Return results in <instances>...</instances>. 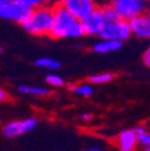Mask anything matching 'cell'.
Listing matches in <instances>:
<instances>
[{"label": "cell", "instance_id": "cell-23", "mask_svg": "<svg viewBox=\"0 0 150 151\" xmlns=\"http://www.w3.org/2000/svg\"><path fill=\"white\" fill-rule=\"evenodd\" d=\"M7 100H8V94H7V92L4 91V89L0 88V103L7 101Z\"/></svg>", "mask_w": 150, "mask_h": 151}, {"label": "cell", "instance_id": "cell-18", "mask_svg": "<svg viewBox=\"0 0 150 151\" xmlns=\"http://www.w3.org/2000/svg\"><path fill=\"white\" fill-rule=\"evenodd\" d=\"M135 136H137L138 146L143 147L145 151H150V135H149V131L141 132V134H135Z\"/></svg>", "mask_w": 150, "mask_h": 151}, {"label": "cell", "instance_id": "cell-17", "mask_svg": "<svg viewBox=\"0 0 150 151\" xmlns=\"http://www.w3.org/2000/svg\"><path fill=\"white\" fill-rule=\"evenodd\" d=\"M114 78L112 73H99V74H95L89 77V82L95 85H100V84H106V82H109Z\"/></svg>", "mask_w": 150, "mask_h": 151}, {"label": "cell", "instance_id": "cell-1", "mask_svg": "<svg viewBox=\"0 0 150 151\" xmlns=\"http://www.w3.org/2000/svg\"><path fill=\"white\" fill-rule=\"evenodd\" d=\"M51 22H53L51 7H47L43 4V6L33 8L30 16L25 22L20 23V26L30 34L42 37V35H49Z\"/></svg>", "mask_w": 150, "mask_h": 151}, {"label": "cell", "instance_id": "cell-13", "mask_svg": "<svg viewBox=\"0 0 150 151\" xmlns=\"http://www.w3.org/2000/svg\"><path fill=\"white\" fill-rule=\"evenodd\" d=\"M35 66L38 68H43V69H49V70H57L61 66V63L56 60H51L49 57H42L35 60Z\"/></svg>", "mask_w": 150, "mask_h": 151}, {"label": "cell", "instance_id": "cell-12", "mask_svg": "<svg viewBox=\"0 0 150 151\" xmlns=\"http://www.w3.org/2000/svg\"><path fill=\"white\" fill-rule=\"evenodd\" d=\"M19 92L26 94H33V96H47L50 94V91L43 86H34V85H20Z\"/></svg>", "mask_w": 150, "mask_h": 151}, {"label": "cell", "instance_id": "cell-15", "mask_svg": "<svg viewBox=\"0 0 150 151\" xmlns=\"http://www.w3.org/2000/svg\"><path fill=\"white\" fill-rule=\"evenodd\" d=\"M72 92H75L77 96H81V97H89L92 93H93V88H92V84H73Z\"/></svg>", "mask_w": 150, "mask_h": 151}, {"label": "cell", "instance_id": "cell-14", "mask_svg": "<svg viewBox=\"0 0 150 151\" xmlns=\"http://www.w3.org/2000/svg\"><path fill=\"white\" fill-rule=\"evenodd\" d=\"M100 9V12L103 15L104 20L106 22H109V20H115V19H119V15L116 12L114 7L111 6L109 3H106V4H101V6H97Z\"/></svg>", "mask_w": 150, "mask_h": 151}, {"label": "cell", "instance_id": "cell-25", "mask_svg": "<svg viewBox=\"0 0 150 151\" xmlns=\"http://www.w3.org/2000/svg\"><path fill=\"white\" fill-rule=\"evenodd\" d=\"M54 4H64L65 3V0H53Z\"/></svg>", "mask_w": 150, "mask_h": 151}, {"label": "cell", "instance_id": "cell-10", "mask_svg": "<svg viewBox=\"0 0 150 151\" xmlns=\"http://www.w3.org/2000/svg\"><path fill=\"white\" fill-rule=\"evenodd\" d=\"M31 9L30 7L25 6L22 3H18L15 0H12L11 3H9L8 8L6 11V15H4V19H8V20H14L16 23H20L25 22L26 19L30 16L31 14Z\"/></svg>", "mask_w": 150, "mask_h": 151}, {"label": "cell", "instance_id": "cell-3", "mask_svg": "<svg viewBox=\"0 0 150 151\" xmlns=\"http://www.w3.org/2000/svg\"><path fill=\"white\" fill-rule=\"evenodd\" d=\"M119 18L130 20L131 18L149 11V0H108Z\"/></svg>", "mask_w": 150, "mask_h": 151}, {"label": "cell", "instance_id": "cell-8", "mask_svg": "<svg viewBox=\"0 0 150 151\" xmlns=\"http://www.w3.org/2000/svg\"><path fill=\"white\" fill-rule=\"evenodd\" d=\"M69 12L72 14L76 19L84 18L87 14H89L92 9L97 7V0H65L62 4Z\"/></svg>", "mask_w": 150, "mask_h": 151}, {"label": "cell", "instance_id": "cell-20", "mask_svg": "<svg viewBox=\"0 0 150 151\" xmlns=\"http://www.w3.org/2000/svg\"><path fill=\"white\" fill-rule=\"evenodd\" d=\"M15 1L25 4V6L30 7V8H35V7L43 6V4L46 3V0H15Z\"/></svg>", "mask_w": 150, "mask_h": 151}, {"label": "cell", "instance_id": "cell-9", "mask_svg": "<svg viewBox=\"0 0 150 151\" xmlns=\"http://www.w3.org/2000/svg\"><path fill=\"white\" fill-rule=\"evenodd\" d=\"M114 145L119 151H137L138 142L133 129H125L119 132L114 139Z\"/></svg>", "mask_w": 150, "mask_h": 151}, {"label": "cell", "instance_id": "cell-7", "mask_svg": "<svg viewBox=\"0 0 150 151\" xmlns=\"http://www.w3.org/2000/svg\"><path fill=\"white\" fill-rule=\"evenodd\" d=\"M128 22L130 26V31L131 35H135L142 39H147L150 37V15L149 11L145 14H139V15L131 18Z\"/></svg>", "mask_w": 150, "mask_h": 151}, {"label": "cell", "instance_id": "cell-26", "mask_svg": "<svg viewBox=\"0 0 150 151\" xmlns=\"http://www.w3.org/2000/svg\"><path fill=\"white\" fill-rule=\"evenodd\" d=\"M85 151H101L100 148H88V150H85Z\"/></svg>", "mask_w": 150, "mask_h": 151}, {"label": "cell", "instance_id": "cell-19", "mask_svg": "<svg viewBox=\"0 0 150 151\" xmlns=\"http://www.w3.org/2000/svg\"><path fill=\"white\" fill-rule=\"evenodd\" d=\"M46 82L54 88H59V86H62L65 82H64V78L62 77H59L57 74H49L46 76Z\"/></svg>", "mask_w": 150, "mask_h": 151}, {"label": "cell", "instance_id": "cell-6", "mask_svg": "<svg viewBox=\"0 0 150 151\" xmlns=\"http://www.w3.org/2000/svg\"><path fill=\"white\" fill-rule=\"evenodd\" d=\"M38 119L37 117H28L25 120H16L9 122L3 127V135L7 138H15V136L23 135L26 132H30L37 127Z\"/></svg>", "mask_w": 150, "mask_h": 151}, {"label": "cell", "instance_id": "cell-5", "mask_svg": "<svg viewBox=\"0 0 150 151\" xmlns=\"http://www.w3.org/2000/svg\"><path fill=\"white\" fill-rule=\"evenodd\" d=\"M80 22H81L83 30H84V35H92V37H95V35H99L100 30L103 28L106 20H104L103 15L100 12L99 7H96L89 14H87L84 18L80 19Z\"/></svg>", "mask_w": 150, "mask_h": 151}, {"label": "cell", "instance_id": "cell-4", "mask_svg": "<svg viewBox=\"0 0 150 151\" xmlns=\"http://www.w3.org/2000/svg\"><path fill=\"white\" fill-rule=\"evenodd\" d=\"M99 37L103 38V39H114V41H119V42L126 41V39L131 37L128 22L120 18L106 22L103 28L100 30Z\"/></svg>", "mask_w": 150, "mask_h": 151}, {"label": "cell", "instance_id": "cell-22", "mask_svg": "<svg viewBox=\"0 0 150 151\" xmlns=\"http://www.w3.org/2000/svg\"><path fill=\"white\" fill-rule=\"evenodd\" d=\"M142 61H143V65L149 68L150 66V49H146L143 53V57H142Z\"/></svg>", "mask_w": 150, "mask_h": 151}, {"label": "cell", "instance_id": "cell-21", "mask_svg": "<svg viewBox=\"0 0 150 151\" xmlns=\"http://www.w3.org/2000/svg\"><path fill=\"white\" fill-rule=\"evenodd\" d=\"M12 0H0V18L4 19V15H6V11L8 8L9 3H11Z\"/></svg>", "mask_w": 150, "mask_h": 151}, {"label": "cell", "instance_id": "cell-2", "mask_svg": "<svg viewBox=\"0 0 150 151\" xmlns=\"http://www.w3.org/2000/svg\"><path fill=\"white\" fill-rule=\"evenodd\" d=\"M51 14H53V22L49 31V37L53 39L66 38L69 27L76 20V18L62 4H54L51 7Z\"/></svg>", "mask_w": 150, "mask_h": 151}, {"label": "cell", "instance_id": "cell-16", "mask_svg": "<svg viewBox=\"0 0 150 151\" xmlns=\"http://www.w3.org/2000/svg\"><path fill=\"white\" fill-rule=\"evenodd\" d=\"M81 37H84V30H83L81 22L78 19H76L75 22L72 23V26L69 27L66 38H81Z\"/></svg>", "mask_w": 150, "mask_h": 151}, {"label": "cell", "instance_id": "cell-24", "mask_svg": "<svg viewBox=\"0 0 150 151\" xmlns=\"http://www.w3.org/2000/svg\"><path fill=\"white\" fill-rule=\"evenodd\" d=\"M81 119L84 120V122H89V120L92 119V115H89V113H83V115H81Z\"/></svg>", "mask_w": 150, "mask_h": 151}, {"label": "cell", "instance_id": "cell-27", "mask_svg": "<svg viewBox=\"0 0 150 151\" xmlns=\"http://www.w3.org/2000/svg\"><path fill=\"white\" fill-rule=\"evenodd\" d=\"M0 120H1V119H0Z\"/></svg>", "mask_w": 150, "mask_h": 151}, {"label": "cell", "instance_id": "cell-11", "mask_svg": "<svg viewBox=\"0 0 150 151\" xmlns=\"http://www.w3.org/2000/svg\"><path fill=\"white\" fill-rule=\"evenodd\" d=\"M123 42H119V41H114V39H103L101 41L95 43L92 46V50L95 53H99V54H104V53H111V51H116L122 47Z\"/></svg>", "mask_w": 150, "mask_h": 151}]
</instances>
